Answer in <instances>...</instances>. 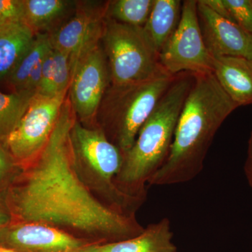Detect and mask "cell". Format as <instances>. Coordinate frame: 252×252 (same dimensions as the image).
Here are the masks:
<instances>
[{"label":"cell","instance_id":"cell-18","mask_svg":"<svg viewBox=\"0 0 252 252\" xmlns=\"http://www.w3.org/2000/svg\"><path fill=\"white\" fill-rule=\"evenodd\" d=\"M52 48L49 33H39L34 35L31 46L5 80L11 92L25 91L30 78L42 64Z\"/></svg>","mask_w":252,"mask_h":252},{"label":"cell","instance_id":"cell-14","mask_svg":"<svg viewBox=\"0 0 252 252\" xmlns=\"http://www.w3.org/2000/svg\"><path fill=\"white\" fill-rule=\"evenodd\" d=\"M213 74L238 107L252 104V60L233 56L215 57Z\"/></svg>","mask_w":252,"mask_h":252},{"label":"cell","instance_id":"cell-22","mask_svg":"<svg viewBox=\"0 0 252 252\" xmlns=\"http://www.w3.org/2000/svg\"><path fill=\"white\" fill-rule=\"evenodd\" d=\"M232 21L252 37V0H223Z\"/></svg>","mask_w":252,"mask_h":252},{"label":"cell","instance_id":"cell-16","mask_svg":"<svg viewBox=\"0 0 252 252\" xmlns=\"http://www.w3.org/2000/svg\"><path fill=\"white\" fill-rule=\"evenodd\" d=\"M183 1L154 0L152 12L143 30L151 45L158 54L178 26Z\"/></svg>","mask_w":252,"mask_h":252},{"label":"cell","instance_id":"cell-25","mask_svg":"<svg viewBox=\"0 0 252 252\" xmlns=\"http://www.w3.org/2000/svg\"><path fill=\"white\" fill-rule=\"evenodd\" d=\"M53 67H54V49L46 55L41 68L40 84L36 94L50 96L51 81H52Z\"/></svg>","mask_w":252,"mask_h":252},{"label":"cell","instance_id":"cell-5","mask_svg":"<svg viewBox=\"0 0 252 252\" xmlns=\"http://www.w3.org/2000/svg\"><path fill=\"white\" fill-rule=\"evenodd\" d=\"M101 45L112 85L148 80L164 71L158 54L149 43L143 28L105 18Z\"/></svg>","mask_w":252,"mask_h":252},{"label":"cell","instance_id":"cell-9","mask_svg":"<svg viewBox=\"0 0 252 252\" xmlns=\"http://www.w3.org/2000/svg\"><path fill=\"white\" fill-rule=\"evenodd\" d=\"M109 85L108 64L100 43L79 60L68 90L73 110L83 125L96 122L99 105Z\"/></svg>","mask_w":252,"mask_h":252},{"label":"cell","instance_id":"cell-1","mask_svg":"<svg viewBox=\"0 0 252 252\" xmlns=\"http://www.w3.org/2000/svg\"><path fill=\"white\" fill-rule=\"evenodd\" d=\"M76 120L67 94L46 147L19 167L0 193L13 221L44 223L102 240L137 236L144 228L132 217L101 203L81 179L71 140Z\"/></svg>","mask_w":252,"mask_h":252},{"label":"cell","instance_id":"cell-24","mask_svg":"<svg viewBox=\"0 0 252 252\" xmlns=\"http://www.w3.org/2000/svg\"><path fill=\"white\" fill-rule=\"evenodd\" d=\"M23 0H0V21L4 23H23Z\"/></svg>","mask_w":252,"mask_h":252},{"label":"cell","instance_id":"cell-11","mask_svg":"<svg viewBox=\"0 0 252 252\" xmlns=\"http://www.w3.org/2000/svg\"><path fill=\"white\" fill-rule=\"evenodd\" d=\"M91 243L44 223L12 221L0 228V247L18 252H77Z\"/></svg>","mask_w":252,"mask_h":252},{"label":"cell","instance_id":"cell-12","mask_svg":"<svg viewBox=\"0 0 252 252\" xmlns=\"http://www.w3.org/2000/svg\"><path fill=\"white\" fill-rule=\"evenodd\" d=\"M198 16L205 46L212 57L252 60V37L234 21L220 16L198 0Z\"/></svg>","mask_w":252,"mask_h":252},{"label":"cell","instance_id":"cell-13","mask_svg":"<svg viewBox=\"0 0 252 252\" xmlns=\"http://www.w3.org/2000/svg\"><path fill=\"white\" fill-rule=\"evenodd\" d=\"M173 233L168 219L149 225L142 233L126 240L93 243L77 252H176Z\"/></svg>","mask_w":252,"mask_h":252},{"label":"cell","instance_id":"cell-6","mask_svg":"<svg viewBox=\"0 0 252 252\" xmlns=\"http://www.w3.org/2000/svg\"><path fill=\"white\" fill-rule=\"evenodd\" d=\"M158 58L160 66L170 75L213 73L214 58L205 46L200 31L198 0L183 1L178 26Z\"/></svg>","mask_w":252,"mask_h":252},{"label":"cell","instance_id":"cell-4","mask_svg":"<svg viewBox=\"0 0 252 252\" xmlns=\"http://www.w3.org/2000/svg\"><path fill=\"white\" fill-rule=\"evenodd\" d=\"M175 77L163 71L148 80L109 86L96 121L107 138L123 154L132 147L141 127Z\"/></svg>","mask_w":252,"mask_h":252},{"label":"cell","instance_id":"cell-8","mask_svg":"<svg viewBox=\"0 0 252 252\" xmlns=\"http://www.w3.org/2000/svg\"><path fill=\"white\" fill-rule=\"evenodd\" d=\"M71 140L78 165L81 164L89 169L116 203H124L134 198L113 182L122 168L124 154L100 127H89L77 119L71 130Z\"/></svg>","mask_w":252,"mask_h":252},{"label":"cell","instance_id":"cell-28","mask_svg":"<svg viewBox=\"0 0 252 252\" xmlns=\"http://www.w3.org/2000/svg\"><path fill=\"white\" fill-rule=\"evenodd\" d=\"M0 252H18L16 250H13V249H10L7 248H3V247H0Z\"/></svg>","mask_w":252,"mask_h":252},{"label":"cell","instance_id":"cell-15","mask_svg":"<svg viewBox=\"0 0 252 252\" xmlns=\"http://www.w3.org/2000/svg\"><path fill=\"white\" fill-rule=\"evenodd\" d=\"M23 23L35 34L56 29L75 9L77 1L66 0H23Z\"/></svg>","mask_w":252,"mask_h":252},{"label":"cell","instance_id":"cell-7","mask_svg":"<svg viewBox=\"0 0 252 252\" xmlns=\"http://www.w3.org/2000/svg\"><path fill=\"white\" fill-rule=\"evenodd\" d=\"M68 91L54 96L34 94L17 127L4 147L18 167L32 161L50 140Z\"/></svg>","mask_w":252,"mask_h":252},{"label":"cell","instance_id":"cell-19","mask_svg":"<svg viewBox=\"0 0 252 252\" xmlns=\"http://www.w3.org/2000/svg\"><path fill=\"white\" fill-rule=\"evenodd\" d=\"M34 93H2L0 91V144L15 130L27 110Z\"/></svg>","mask_w":252,"mask_h":252},{"label":"cell","instance_id":"cell-10","mask_svg":"<svg viewBox=\"0 0 252 252\" xmlns=\"http://www.w3.org/2000/svg\"><path fill=\"white\" fill-rule=\"evenodd\" d=\"M107 1H77L72 15L49 33L53 49L68 55L72 74L81 56L100 44Z\"/></svg>","mask_w":252,"mask_h":252},{"label":"cell","instance_id":"cell-17","mask_svg":"<svg viewBox=\"0 0 252 252\" xmlns=\"http://www.w3.org/2000/svg\"><path fill=\"white\" fill-rule=\"evenodd\" d=\"M34 38L23 23L9 24L0 32V81L6 80Z\"/></svg>","mask_w":252,"mask_h":252},{"label":"cell","instance_id":"cell-21","mask_svg":"<svg viewBox=\"0 0 252 252\" xmlns=\"http://www.w3.org/2000/svg\"><path fill=\"white\" fill-rule=\"evenodd\" d=\"M71 79L72 64L69 56L54 49V67L50 96L56 95L69 90Z\"/></svg>","mask_w":252,"mask_h":252},{"label":"cell","instance_id":"cell-27","mask_svg":"<svg viewBox=\"0 0 252 252\" xmlns=\"http://www.w3.org/2000/svg\"><path fill=\"white\" fill-rule=\"evenodd\" d=\"M12 221L11 214L4 203V199L0 194V228L9 224Z\"/></svg>","mask_w":252,"mask_h":252},{"label":"cell","instance_id":"cell-29","mask_svg":"<svg viewBox=\"0 0 252 252\" xmlns=\"http://www.w3.org/2000/svg\"><path fill=\"white\" fill-rule=\"evenodd\" d=\"M11 24H12V23H11ZM9 23H4L1 22V21H0V32L4 31L5 28L7 27V26H9Z\"/></svg>","mask_w":252,"mask_h":252},{"label":"cell","instance_id":"cell-20","mask_svg":"<svg viewBox=\"0 0 252 252\" xmlns=\"http://www.w3.org/2000/svg\"><path fill=\"white\" fill-rule=\"evenodd\" d=\"M154 4V0L107 1L105 18L123 24L143 28Z\"/></svg>","mask_w":252,"mask_h":252},{"label":"cell","instance_id":"cell-2","mask_svg":"<svg viewBox=\"0 0 252 252\" xmlns=\"http://www.w3.org/2000/svg\"><path fill=\"white\" fill-rule=\"evenodd\" d=\"M238 108L213 73L195 74L176 126L170 153L149 179V185H178L196 177L203 170L217 131Z\"/></svg>","mask_w":252,"mask_h":252},{"label":"cell","instance_id":"cell-26","mask_svg":"<svg viewBox=\"0 0 252 252\" xmlns=\"http://www.w3.org/2000/svg\"><path fill=\"white\" fill-rule=\"evenodd\" d=\"M245 173L249 185L252 188V130L249 139L248 155L245 164Z\"/></svg>","mask_w":252,"mask_h":252},{"label":"cell","instance_id":"cell-3","mask_svg":"<svg viewBox=\"0 0 252 252\" xmlns=\"http://www.w3.org/2000/svg\"><path fill=\"white\" fill-rule=\"evenodd\" d=\"M195 74L176 75L153 112L141 127L133 145L124 154L118 182L127 188H140L166 160L179 117L191 89Z\"/></svg>","mask_w":252,"mask_h":252},{"label":"cell","instance_id":"cell-23","mask_svg":"<svg viewBox=\"0 0 252 252\" xmlns=\"http://www.w3.org/2000/svg\"><path fill=\"white\" fill-rule=\"evenodd\" d=\"M18 168L9 152L0 144V193H2L11 183Z\"/></svg>","mask_w":252,"mask_h":252}]
</instances>
